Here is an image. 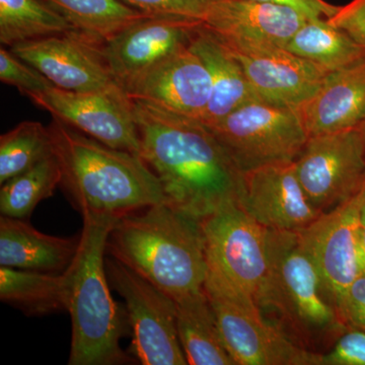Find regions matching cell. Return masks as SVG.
I'll list each match as a JSON object with an SVG mask.
<instances>
[{"instance_id": "e0dca14e", "label": "cell", "mask_w": 365, "mask_h": 365, "mask_svg": "<svg viewBox=\"0 0 365 365\" xmlns=\"http://www.w3.org/2000/svg\"><path fill=\"white\" fill-rule=\"evenodd\" d=\"M239 204L262 227L280 232H302L323 215L307 198L294 163L244 174Z\"/></svg>"}, {"instance_id": "d6986e66", "label": "cell", "mask_w": 365, "mask_h": 365, "mask_svg": "<svg viewBox=\"0 0 365 365\" xmlns=\"http://www.w3.org/2000/svg\"><path fill=\"white\" fill-rule=\"evenodd\" d=\"M299 112L309 136L359 127L365 121V59L328 72Z\"/></svg>"}, {"instance_id": "8d00e7d4", "label": "cell", "mask_w": 365, "mask_h": 365, "mask_svg": "<svg viewBox=\"0 0 365 365\" xmlns=\"http://www.w3.org/2000/svg\"><path fill=\"white\" fill-rule=\"evenodd\" d=\"M359 127H360V129H361L362 135H364V143H365V121L364 122V123L360 125Z\"/></svg>"}, {"instance_id": "8992f818", "label": "cell", "mask_w": 365, "mask_h": 365, "mask_svg": "<svg viewBox=\"0 0 365 365\" xmlns=\"http://www.w3.org/2000/svg\"><path fill=\"white\" fill-rule=\"evenodd\" d=\"M202 228L207 264L204 287L237 295L263 312L270 268L266 228L239 203L208 216Z\"/></svg>"}, {"instance_id": "44dd1931", "label": "cell", "mask_w": 365, "mask_h": 365, "mask_svg": "<svg viewBox=\"0 0 365 365\" xmlns=\"http://www.w3.org/2000/svg\"><path fill=\"white\" fill-rule=\"evenodd\" d=\"M78 239L43 234L20 218L0 217V266L63 273L78 253Z\"/></svg>"}, {"instance_id": "5bb4252c", "label": "cell", "mask_w": 365, "mask_h": 365, "mask_svg": "<svg viewBox=\"0 0 365 365\" xmlns=\"http://www.w3.org/2000/svg\"><path fill=\"white\" fill-rule=\"evenodd\" d=\"M202 24L180 16H146L108 40L103 50L118 85L125 90L144 72L188 46Z\"/></svg>"}, {"instance_id": "7c38bea8", "label": "cell", "mask_w": 365, "mask_h": 365, "mask_svg": "<svg viewBox=\"0 0 365 365\" xmlns=\"http://www.w3.org/2000/svg\"><path fill=\"white\" fill-rule=\"evenodd\" d=\"M220 39L239 60L255 93L270 104L299 110L317 93L328 73L273 43Z\"/></svg>"}, {"instance_id": "e575fe53", "label": "cell", "mask_w": 365, "mask_h": 365, "mask_svg": "<svg viewBox=\"0 0 365 365\" xmlns=\"http://www.w3.org/2000/svg\"><path fill=\"white\" fill-rule=\"evenodd\" d=\"M357 256L360 272L365 275V225L360 223L357 232Z\"/></svg>"}, {"instance_id": "3957f363", "label": "cell", "mask_w": 365, "mask_h": 365, "mask_svg": "<svg viewBox=\"0 0 365 365\" xmlns=\"http://www.w3.org/2000/svg\"><path fill=\"white\" fill-rule=\"evenodd\" d=\"M106 253L175 302L204 290L207 264L202 220L167 201L118 220Z\"/></svg>"}, {"instance_id": "277c9868", "label": "cell", "mask_w": 365, "mask_h": 365, "mask_svg": "<svg viewBox=\"0 0 365 365\" xmlns=\"http://www.w3.org/2000/svg\"><path fill=\"white\" fill-rule=\"evenodd\" d=\"M78 253L66 273L72 335L69 365H117L130 359L120 346L126 312L110 292L105 254L108 237L118 222L110 216L83 215Z\"/></svg>"}, {"instance_id": "f1b7e54d", "label": "cell", "mask_w": 365, "mask_h": 365, "mask_svg": "<svg viewBox=\"0 0 365 365\" xmlns=\"http://www.w3.org/2000/svg\"><path fill=\"white\" fill-rule=\"evenodd\" d=\"M0 81L16 86L26 96L41 93L54 86L42 72L4 48L0 49Z\"/></svg>"}, {"instance_id": "4fadbf2b", "label": "cell", "mask_w": 365, "mask_h": 365, "mask_svg": "<svg viewBox=\"0 0 365 365\" xmlns=\"http://www.w3.org/2000/svg\"><path fill=\"white\" fill-rule=\"evenodd\" d=\"M104 43L78 32L61 34L11 46L16 56L63 90L103 91L122 88L106 60Z\"/></svg>"}, {"instance_id": "2e32d148", "label": "cell", "mask_w": 365, "mask_h": 365, "mask_svg": "<svg viewBox=\"0 0 365 365\" xmlns=\"http://www.w3.org/2000/svg\"><path fill=\"white\" fill-rule=\"evenodd\" d=\"M360 191L349 201L323 213L299 232L336 306L360 272L357 232L360 225Z\"/></svg>"}, {"instance_id": "9c48e42d", "label": "cell", "mask_w": 365, "mask_h": 365, "mask_svg": "<svg viewBox=\"0 0 365 365\" xmlns=\"http://www.w3.org/2000/svg\"><path fill=\"white\" fill-rule=\"evenodd\" d=\"M307 198L326 213L353 198L365 182V143L360 127L309 136L294 163Z\"/></svg>"}, {"instance_id": "d6a6232c", "label": "cell", "mask_w": 365, "mask_h": 365, "mask_svg": "<svg viewBox=\"0 0 365 365\" xmlns=\"http://www.w3.org/2000/svg\"><path fill=\"white\" fill-rule=\"evenodd\" d=\"M327 21L344 31L356 42L365 45V0H352L340 6L337 13Z\"/></svg>"}, {"instance_id": "484cf974", "label": "cell", "mask_w": 365, "mask_h": 365, "mask_svg": "<svg viewBox=\"0 0 365 365\" xmlns=\"http://www.w3.org/2000/svg\"><path fill=\"white\" fill-rule=\"evenodd\" d=\"M76 32L45 0H0V42L20 44L50 36Z\"/></svg>"}, {"instance_id": "ac0fdd59", "label": "cell", "mask_w": 365, "mask_h": 365, "mask_svg": "<svg viewBox=\"0 0 365 365\" xmlns=\"http://www.w3.org/2000/svg\"><path fill=\"white\" fill-rule=\"evenodd\" d=\"M307 16L256 0H215L203 24L222 39L255 40L284 47Z\"/></svg>"}, {"instance_id": "ffe728a7", "label": "cell", "mask_w": 365, "mask_h": 365, "mask_svg": "<svg viewBox=\"0 0 365 365\" xmlns=\"http://www.w3.org/2000/svg\"><path fill=\"white\" fill-rule=\"evenodd\" d=\"M189 47L202 59L211 79V98L204 124L215 123L242 106L261 100L234 53L204 24L194 32Z\"/></svg>"}, {"instance_id": "9a60e30c", "label": "cell", "mask_w": 365, "mask_h": 365, "mask_svg": "<svg viewBox=\"0 0 365 365\" xmlns=\"http://www.w3.org/2000/svg\"><path fill=\"white\" fill-rule=\"evenodd\" d=\"M124 91L131 100L202 121L210 102L211 79L202 59L188 45L144 72Z\"/></svg>"}, {"instance_id": "5b68a950", "label": "cell", "mask_w": 365, "mask_h": 365, "mask_svg": "<svg viewBox=\"0 0 365 365\" xmlns=\"http://www.w3.org/2000/svg\"><path fill=\"white\" fill-rule=\"evenodd\" d=\"M269 282L263 311L274 309L304 336L342 334L347 328L299 232L267 230Z\"/></svg>"}, {"instance_id": "7a4b0ae2", "label": "cell", "mask_w": 365, "mask_h": 365, "mask_svg": "<svg viewBox=\"0 0 365 365\" xmlns=\"http://www.w3.org/2000/svg\"><path fill=\"white\" fill-rule=\"evenodd\" d=\"M67 195L81 215L120 218L165 202L160 179L136 153L106 145L52 117L48 126Z\"/></svg>"}, {"instance_id": "83f0119b", "label": "cell", "mask_w": 365, "mask_h": 365, "mask_svg": "<svg viewBox=\"0 0 365 365\" xmlns=\"http://www.w3.org/2000/svg\"><path fill=\"white\" fill-rule=\"evenodd\" d=\"M52 155L49 128L40 122H21L0 136V184Z\"/></svg>"}, {"instance_id": "ba28073f", "label": "cell", "mask_w": 365, "mask_h": 365, "mask_svg": "<svg viewBox=\"0 0 365 365\" xmlns=\"http://www.w3.org/2000/svg\"><path fill=\"white\" fill-rule=\"evenodd\" d=\"M110 285L125 300L132 348L143 365H186L176 302L116 259H106Z\"/></svg>"}, {"instance_id": "d590c367", "label": "cell", "mask_w": 365, "mask_h": 365, "mask_svg": "<svg viewBox=\"0 0 365 365\" xmlns=\"http://www.w3.org/2000/svg\"><path fill=\"white\" fill-rule=\"evenodd\" d=\"M360 222L365 225V182L360 189Z\"/></svg>"}, {"instance_id": "d4e9b609", "label": "cell", "mask_w": 365, "mask_h": 365, "mask_svg": "<svg viewBox=\"0 0 365 365\" xmlns=\"http://www.w3.org/2000/svg\"><path fill=\"white\" fill-rule=\"evenodd\" d=\"M59 11L76 32L105 43L135 21L150 14L121 0H45Z\"/></svg>"}, {"instance_id": "836d02e7", "label": "cell", "mask_w": 365, "mask_h": 365, "mask_svg": "<svg viewBox=\"0 0 365 365\" xmlns=\"http://www.w3.org/2000/svg\"><path fill=\"white\" fill-rule=\"evenodd\" d=\"M256 1L289 7L304 14L309 19H322V20L332 18L340 7L329 4L326 0H256Z\"/></svg>"}, {"instance_id": "52a82bcc", "label": "cell", "mask_w": 365, "mask_h": 365, "mask_svg": "<svg viewBox=\"0 0 365 365\" xmlns=\"http://www.w3.org/2000/svg\"><path fill=\"white\" fill-rule=\"evenodd\" d=\"M206 126L242 174L294 163L309 137L299 110L262 100Z\"/></svg>"}, {"instance_id": "30bf717a", "label": "cell", "mask_w": 365, "mask_h": 365, "mask_svg": "<svg viewBox=\"0 0 365 365\" xmlns=\"http://www.w3.org/2000/svg\"><path fill=\"white\" fill-rule=\"evenodd\" d=\"M204 289L235 364L319 365V353L297 345L281 329L265 321L253 302L216 288Z\"/></svg>"}, {"instance_id": "4dcf8cb0", "label": "cell", "mask_w": 365, "mask_h": 365, "mask_svg": "<svg viewBox=\"0 0 365 365\" xmlns=\"http://www.w3.org/2000/svg\"><path fill=\"white\" fill-rule=\"evenodd\" d=\"M319 365H365V331L353 328L341 334L333 347L321 354Z\"/></svg>"}, {"instance_id": "8fae6325", "label": "cell", "mask_w": 365, "mask_h": 365, "mask_svg": "<svg viewBox=\"0 0 365 365\" xmlns=\"http://www.w3.org/2000/svg\"><path fill=\"white\" fill-rule=\"evenodd\" d=\"M26 97L52 117L106 145L140 155V137L133 105L123 88L73 91L54 86Z\"/></svg>"}, {"instance_id": "f546056e", "label": "cell", "mask_w": 365, "mask_h": 365, "mask_svg": "<svg viewBox=\"0 0 365 365\" xmlns=\"http://www.w3.org/2000/svg\"><path fill=\"white\" fill-rule=\"evenodd\" d=\"M150 16H172L204 21L215 0H121Z\"/></svg>"}, {"instance_id": "6da1fadb", "label": "cell", "mask_w": 365, "mask_h": 365, "mask_svg": "<svg viewBox=\"0 0 365 365\" xmlns=\"http://www.w3.org/2000/svg\"><path fill=\"white\" fill-rule=\"evenodd\" d=\"M141 158L157 174L167 202L199 220L239 203L244 174L200 120L132 100Z\"/></svg>"}, {"instance_id": "1f68e13d", "label": "cell", "mask_w": 365, "mask_h": 365, "mask_svg": "<svg viewBox=\"0 0 365 365\" xmlns=\"http://www.w3.org/2000/svg\"><path fill=\"white\" fill-rule=\"evenodd\" d=\"M338 312L346 327L365 331V275L356 278L338 304Z\"/></svg>"}, {"instance_id": "cb8c5ba5", "label": "cell", "mask_w": 365, "mask_h": 365, "mask_svg": "<svg viewBox=\"0 0 365 365\" xmlns=\"http://www.w3.org/2000/svg\"><path fill=\"white\" fill-rule=\"evenodd\" d=\"M284 48L328 72L365 59V45L322 19H307Z\"/></svg>"}, {"instance_id": "603a6c76", "label": "cell", "mask_w": 365, "mask_h": 365, "mask_svg": "<svg viewBox=\"0 0 365 365\" xmlns=\"http://www.w3.org/2000/svg\"><path fill=\"white\" fill-rule=\"evenodd\" d=\"M0 299L34 316L67 311L68 280L66 271L45 273L1 266Z\"/></svg>"}, {"instance_id": "4316f807", "label": "cell", "mask_w": 365, "mask_h": 365, "mask_svg": "<svg viewBox=\"0 0 365 365\" xmlns=\"http://www.w3.org/2000/svg\"><path fill=\"white\" fill-rule=\"evenodd\" d=\"M62 172L54 155L1 185L0 212L25 220L38 204L53 196L61 184Z\"/></svg>"}, {"instance_id": "7402d4cb", "label": "cell", "mask_w": 365, "mask_h": 365, "mask_svg": "<svg viewBox=\"0 0 365 365\" xmlns=\"http://www.w3.org/2000/svg\"><path fill=\"white\" fill-rule=\"evenodd\" d=\"M175 302L178 335L188 364L237 365L223 342L205 289Z\"/></svg>"}]
</instances>
